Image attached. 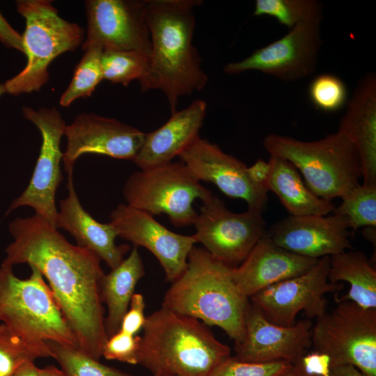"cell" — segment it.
I'll return each instance as SVG.
<instances>
[{"mask_svg": "<svg viewBox=\"0 0 376 376\" xmlns=\"http://www.w3.org/2000/svg\"><path fill=\"white\" fill-rule=\"evenodd\" d=\"M153 376H166V375H153Z\"/></svg>", "mask_w": 376, "mask_h": 376, "instance_id": "47", "label": "cell"}, {"mask_svg": "<svg viewBox=\"0 0 376 376\" xmlns=\"http://www.w3.org/2000/svg\"><path fill=\"white\" fill-rule=\"evenodd\" d=\"M24 117L40 130L42 144L31 179L19 196L10 203L6 215L22 206L31 207L36 214L56 228L58 210L56 206V189L63 180L60 162L63 153L60 143L66 126L56 108L35 110L23 107Z\"/></svg>", "mask_w": 376, "mask_h": 376, "instance_id": "10", "label": "cell"}, {"mask_svg": "<svg viewBox=\"0 0 376 376\" xmlns=\"http://www.w3.org/2000/svg\"><path fill=\"white\" fill-rule=\"evenodd\" d=\"M72 172L68 173L66 198L60 201L56 228H63L74 237L78 246L93 252L111 269L123 260L130 247L116 245L117 232L110 224H102L81 206L73 185Z\"/></svg>", "mask_w": 376, "mask_h": 376, "instance_id": "23", "label": "cell"}, {"mask_svg": "<svg viewBox=\"0 0 376 376\" xmlns=\"http://www.w3.org/2000/svg\"><path fill=\"white\" fill-rule=\"evenodd\" d=\"M375 228L376 227H366L364 228L363 235L366 239L370 241L375 246Z\"/></svg>", "mask_w": 376, "mask_h": 376, "instance_id": "43", "label": "cell"}, {"mask_svg": "<svg viewBox=\"0 0 376 376\" xmlns=\"http://www.w3.org/2000/svg\"><path fill=\"white\" fill-rule=\"evenodd\" d=\"M109 223L118 237L150 251L164 269L167 281L173 282L185 271L188 256L197 241L169 230L150 214L120 203L110 214Z\"/></svg>", "mask_w": 376, "mask_h": 376, "instance_id": "15", "label": "cell"}, {"mask_svg": "<svg viewBox=\"0 0 376 376\" xmlns=\"http://www.w3.org/2000/svg\"><path fill=\"white\" fill-rule=\"evenodd\" d=\"M150 58L138 52L104 49L102 56L103 79L127 86L140 81L148 73Z\"/></svg>", "mask_w": 376, "mask_h": 376, "instance_id": "30", "label": "cell"}, {"mask_svg": "<svg viewBox=\"0 0 376 376\" xmlns=\"http://www.w3.org/2000/svg\"><path fill=\"white\" fill-rule=\"evenodd\" d=\"M357 150L362 182L376 185V75L368 72L358 81L337 131Z\"/></svg>", "mask_w": 376, "mask_h": 376, "instance_id": "21", "label": "cell"}, {"mask_svg": "<svg viewBox=\"0 0 376 376\" xmlns=\"http://www.w3.org/2000/svg\"><path fill=\"white\" fill-rule=\"evenodd\" d=\"M266 233L279 246L311 258L319 259L352 249L347 219L336 214L289 215L273 224Z\"/></svg>", "mask_w": 376, "mask_h": 376, "instance_id": "19", "label": "cell"}, {"mask_svg": "<svg viewBox=\"0 0 376 376\" xmlns=\"http://www.w3.org/2000/svg\"><path fill=\"white\" fill-rule=\"evenodd\" d=\"M345 82L338 76L324 73L315 77L309 85L308 95L315 107L324 112H336L347 102Z\"/></svg>", "mask_w": 376, "mask_h": 376, "instance_id": "33", "label": "cell"}, {"mask_svg": "<svg viewBox=\"0 0 376 376\" xmlns=\"http://www.w3.org/2000/svg\"><path fill=\"white\" fill-rule=\"evenodd\" d=\"M253 15L272 17L289 29L324 18L323 4L317 0H256Z\"/></svg>", "mask_w": 376, "mask_h": 376, "instance_id": "27", "label": "cell"}, {"mask_svg": "<svg viewBox=\"0 0 376 376\" xmlns=\"http://www.w3.org/2000/svg\"><path fill=\"white\" fill-rule=\"evenodd\" d=\"M201 202L193 224L197 243L213 257L236 267L266 232L263 212L249 209L242 213L231 212L213 194Z\"/></svg>", "mask_w": 376, "mask_h": 376, "instance_id": "11", "label": "cell"}, {"mask_svg": "<svg viewBox=\"0 0 376 376\" xmlns=\"http://www.w3.org/2000/svg\"><path fill=\"white\" fill-rule=\"evenodd\" d=\"M67 147L63 162L67 173L84 154H97L116 159L134 160L146 133L116 119L95 113H81L65 126Z\"/></svg>", "mask_w": 376, "mask_h": 376, "instance_id": "18", "label": "cell"}, {"mask_svg": "<svg viewBox=\"0 0 376 376\" xmlns=\"http://www.w3.org/2000/svg\"><path fill=\"white\" fill-rule=\"evenodd\" d=\"M50 357L49 351L29 344L0 324V376H12L23 363Z\"/></svg>", "mask_w": 376, "mask_h": 376, "instance_id": "32", "label": "cell"}, {"mask_svg": "<svg viewBox=\"0 0 376 376\" xmlns=\"http://www.w3.org/2000/svg\"><path fill=\"white\" fill-rule=\"evenodd\" d=\"M322 44L321 22L301 23L243 60L226 64L224 71L237 75L255 70L283 81H297L315 71Z\"/></svg>", "mask_w": 376, "mask_h": 376, "instance_id": "12", "label": "cell"}, {"mask_svg": "<svg viewBox=\"0 0 376 376\" xmlns=\"http://www.w3.org/2000/svg\"><path fill=\"white\" fill-rule=\"evenodd\" d=\"M151 40L150 66L139 81L142 92L160 90L171 112L181 96L200 91L207 76L193 45L194 8L200 0H144Z\"/></svg>", "mask_w": 376, "mask_h": 376, "instance_id": "2", "label": "cell"}, {"mask_svg": "<svg viewBox=\"0 0 376 376\" xmlns=\"http://www.w3.org/2000/svg\"><path fill=\"white\" fill-rule=\"evenodd\" d=\"M267 163L263 186L276 195L290 216H326L333 212L335 205L315 195L290 162L270 157Z\"/></svg>", "mask_w": 376, "mask_h": 376, "instance_id": "24", "label": "cell"}, {"mask_svg": "<svg viewBox=\"0 0 376 376\" xmlns=\"http://www.w3.org/2000/svg\"><path fill=\"white\" fill-rule=\"evenodd\" d=\"M178 157L200 182H211L227 196L244 201L249 210H265L268 191L253 179L249 166L217 144L198 137Z\"/></svg>", "mask_w": 376, "mask_h": 376, "instance_id": "16", "label": "cell"}, {"mask_svg": "<svg viewBox=\"0 0 376 376\" xmlns=\"http://www.w3.org/2000/svg\"><path fill=\"white\" fill-rule=\"evenodd\" d=\"M140 336L121 331L109 336L102 350V357L132 365L138 364Z\"/></svg>", "mask_w": 376, "mask_h": 376, "instance_id": "35", "label": "cell"}, {"mask_svg": "<svg viewBox=\"0 0 376 376\" xmlns=\"http://www.w3.org/2000/svg\"><path fill=\"white\" fill-rule=\"evenodd\" d=\"M123 194L128 205L152 216L165 214L180 228L194 224L198 215L194 201H203L212 192L179 160L134 172L126 180Z\"/></svg>", "mask_w": 376, "mask_h": 376, "instance_id": "8", "label": "cell"}, {"mask_svg": "<svg viewBox=\"0 0 376 376\" xmlns=\"http://www.w3.org/2000/svg\"><path fill=\"white\" fill-rule=\"evenodd\" d=\"M297 364L304 373L316 376H330L331 360L324 354L314 351L305 354Z\"/></svg>", "mask_w": 376, "mask_h": 376, "instance_id": "37", "label": "cell"}, {"mask_svg": "<svg viewBox=\"0 0 376 376\" xmlns=\"http://www.w3.org/2000/svg\"><path fill=\"white\" fill-rule=\"evenodd\" d=\"M26 279L0 267V321L31 345L50 352L47 341L78 349L77 338L54 294L35 267ZM51 353V352H50Z\"/></svg>", "mask_w": 376, "mask_h": 376, "instance_id": "5", "label": "cell"}, {"mask_svg": "<svg viewBox=\"0 0 376 376\" xmlns=\"http://www.w3.org/2000/svg\"><path fill=\"white\" fill-rule=\"evenodd\" d=\"M233 269L194 246L186 269L166 292L162 306L207 326H217L235 343H240L249 299L238 290Z\"/></svg>", "mask_w": 376, "mask_h": 376, "instance_id": "3", "label": "cell"}, {"mask_svg": "<svg viewBox=\"0 0 376 376\" xmlns=\"http://www.w3.org/2000/svg\"><path fill=\"white\" fill-rule=\"evenodd\" d=\"M244 334L235 343L238 360L249 363L285 361L297 363L311 345L313 323L309 319L284 327L269 321L249 303L244 315Z\"/></svg>", "mask_w": 376, "mask_h": 376, "instance_id": "17", "label": "cell"}, {"mask_svg": "<svg viewBox=\"0 0 376 376\" xmlns=\"http://www.w3.org/2000/svg\"><path fill=\"white\" fill-rule=\"evenodd\" d=\"M328 280L345 281L350 288L336 301H352L364 308H376V269L359 250L350 249L329 256Z\"/></svg>", "mask_w": 376, "mask_h": 376, "instance_id": "26", "label": "cell"}, {"mask_svg": "<svg viewBox=\"0 0 376 376\" xmlns=\"http://www.w3.org/2000/svg\"><path fill=\"white\" fill-rule=\"evenodd\" d=\"M312 327L315 351L327 354L331 366L349 364L366 376H376V308L338 301Z\"/></svg>", "mask_w": 376, "mask_h": 376, "instance_id": "9", "label": "cell"}, {"mask_svg": "<svg viewBox=\"0 0 376 376\" xmlns=\"http://www.w3.org/2000/svg\"><path fill=\"white\" fill-rule=\"evenodd\" d=\"M279 376H294L293 375V373H292V369L285 373H283L281 375H279Z\"/></svg>", "mask_w": 376, "mask_h": 376, "instance_id": "46", "label": "cell"}, {"mask_svg": "<svg viewBox=\"0 0 376 376\" xmlns=\"http://www.w3.org/2000/svg\"><path fill=\"white\" fill-rule=\"evenodd\" d=\"M0 42L6 47L15 49L24 53L22 36L10 26L1 12Z\"/></svg>", "mask_w": 376, "mask_h": 376, "instance_id": "38", "label": "cell"}, {"mask_svg": "<svg viewBox=\"0 0 376 376\" xmlns=\"http://www.w3.org/2000/svg\"><path fill=\"white\" fill-rule=\"evenodd\" d=\"M329 256L318 259L309 270L299 276L273 284L249 298L271 322L284 327L292 325L299 313L308 319L326 312L327 293L336 292L343 285L328 280Z\"/></svg>", "mask_w": 376, "mask_h": 376, "instance_id": "13", "label": "cell"}, {"mask_svg": "<svg viewBox=\"0 0 376 376\" xmlns=\"http://www.w3.org/2000/svg\"><path fill=\"white\" fill-rule=\"evenodd\" d=\"M85 8L87 30L83 49L97 45L103 50L135 51L150 57L145 1L88 0Z\"/></svg>", "mask_w": 376, "mask_h": 376, "instance_id": "14", "label": "cell"}, {"mask_svg": "<svg viewBox=\"0 0 376 376\" xmlns=\"http://www.w3.org/2000/svg\"><path fill=\"white\" fill-rule=\"evenodd\" d=\"M263 145L270 157L290 162L319 198L330 201L342 198L360 184L362 177L357 150L338 132L310 141L270 134L264 138Z\"/></svg>", "mask_w": 376, "mask_h": 376, "instance_id": "6", "label": "cell"}, {"mask_svg": "<svg viewBox=\"0 0 376 376\" xmlns=\"http://www.w3.org/2000/svg\"><path fill=\"white\" fill-rule=\"evenodd\" d=\"M144 274L142 259L137 247L134 246L127 258L102 276L100 296L107 307L105 329L108 338L119 331L135 287Z\"/></svg>", "mask_w": 376, "mask_h": 376, "instance_id": "25", "label": "cell"}, {"mask_svg": "<svg viewBox=\"0 0 376 376\" xmlns=\"http://www.w3.org/2000/svg\"><path fill=\"white\" fill-rule=\"evenodd\" d=\"M138 364L153 375L209 376L230 349L201 321L165 306L146 316Z\"/></svg>", "mask_w": 376, "mask_h": 376, "instance_id": "4", "label": "cell"}, {"mask_svg": "<svg viewBox=\"0 0 376 376\" xmlns=\"http://www.w3.org/2000/svg\"><path fill=\"white\" fill-rule=\"evenodd\" d=\"M13 241L5 249L1 264H28L49 286L78 344V350L99 360L108 339L100 296L104 273L91 251L70 243L47 221L34 214L8 224Z\"/></svg>", "mask_w": 376, "mask_h": 376, "instance_id": "1", "label": "cell"}, {"mask_svg": "<svg viewBox=\"0 0 376 376\" xmlns=\"http://www.w3.org/2000/svg\"><path fill=\"white\" fill-rule=\"evenodd\" d=\"M294 365L288 361L249 363L229 356L212 371L209 376H279L291 370Z\"/></svg>", "mask_w": 376, "mask_h": 376, "instance_id": "34", "label": "cell"}, {"mask_svg": "<svg viewBox=\"0 0 376 376\" xmlns=\"http://www.w3.org/2000/svg\"><path fill=\"white\" fill-rule=\"evenodd\" d=\"M206 111V102L196 100L187 107L171 113L164 125L146 133L143 143L133 162L140 169L172 162L200 137Z\"/></svg>", "mask_w": 376, "mask_h": 376, "instance_id": "22", "label": "cell"}, {"mask_svg": "<svg viewBox=\"0 0 376 376\" xmlns=\"http://www.w3.org/2000/svg\"><path fill=\"white\" fill-rule=\"evenodd\" d=\"M17 12L25 19L22 36L24 68L3 84L13 95L39 91L49 81L48 68L60 54L75 51L84 40V29L62 18L48 0H19Z\"/></svg>", "mask_w": 376, "mask_h": 376, "instance_id": "7", "label": "cell"}, {"mask_svg": "<svg viewBox=\"0 0 376 376\" xmlns=\"http://www.w3.org/2000/svg\"><path fill=\"white\" fill-rule=\"evenodd\" d=\"M12 376H39V368L34 361H27L20 366Z\"/></svg>", "mask_w": 376, "mask_h": 376, "instance_id": "41", "label": "cell"}, {"mask_svg": "<svg viewBox=\"0 0 376 376\" xmlns=\"http://www.w3.org/2000/svg\"><path fill=\"white\" fill-rule=\"evenodd\" d=\"M249 168L253 179L256 183L264 187L263 182L268 171L267 162L258 159L252 166H249Z\"/></svg>", "mask_w": 376, "mask_h": 376, "instance_id": "39", "label": "cell"}, {"mask_svg": "<svg viewBox=\"0 0 376 376\" xmlns=\"http://www.w3.org/2000/svg\"><path fill=\"white\" fill-rule=\"evenodd\" d=\"M39 376H65L61 369L54 366H47L39 368Z\"/></svg>", "mask_w": 376, "mask_h": 376, "instance_id": "42", "label": "cell"}, {"mask_svg": "<svg viewBox=\"0 0 376 376\" xmlns=\"http://www.w3.org/2000/svg\"><path fill=\"white\" fill-rule=\"evenodd\" d=\"M6 93V89L3 84L0 83V97Z\"/></svg>", "mask_w": 376, "mask_h": 376, "instance_id": "45", "label": "cell"}, {"mask_svg": "<svg viewBox=\"0 0 376 376\" xmlns=\"http://www.w3.org/2000/svg\"><path fill=\"white\" fill-rule=\"evenodd\" d=\"M341 199L333 214L347 218L352 235L360 228L376 227V185L360 183Z\"/></svg>", "mask_w": 376, "mask_h": 376, "instance_id": "29", "label": "cell"}, {"mask_svg": "<svg viewBox=\"0 0 376 376\" xmlns=\"http://www.w3.org/2000/svg\"><path fill=\"white\" fill-rule=\"evenodd\" d=\"M318 260L279 246L265 232L245 259L234 267L233 278L240 292L249 299L273 284L305 273Z\"/></svg>", "mask_w": 376, "mask_h": 376, "instance_id": "20", "label": "cell"}, {"mask_svg": "<svg viewBox=\"0 0 376 376\" xmlns=\"http://www.w3.org/2000/svg\"><path fill=\"white\" fill-rule=\"evenodd\" d=\"M130 308L121 321L120 331L136 336L143 329L146 316L145 315V300L140 293H134L130 303Z\"/></svg>", "mask_w": 376, "mask_h": 376, "instance_id": "36", "label": "cell"}, {"mask_svg": "<svg viewBox=\"0 0 376 376\" xmlns=\"http://www.w3.org/2000/svg\"><path fill=\"white\" fill-rule=\"evenodd\" d=\"M51 357L57 361L65 376H134L104 365L78 349L47 341Z\"/></svg>", "mask_w": 376, "mask_h": 376, "instance_id": "31", "label": "cell"}, {"mask_svg": "<svg viewBox=\"0 0 376 376\" xmlns=\"http://www.w3.org/2000/svg\"><path fill=\"white\" fill-rule=\"evenodd\" d=\"M330 376H366L354 366L349 364L331 366Z\"/></svg>", "mask_w": 376, "mask_h": 376, "instance_id": "40", "label": "cell"}, {"mask_svg": "<svg viewBox=\"0 0 376 376\" xmlns=\"http://www.w3.org/2000/svg\"><path fill=\"white\" fill-rule=\"evenodd\" d=\"M292 373L294 376H316L306 374L297 363L294 365L292 368Z\"/></svg>", "mask_w": 376, "mask_h": 376, "instance_id": "44", "label": "cell"}, {"mask_svg": "<svg viewBox=\"0 0 376 376\" xmlns=\"http://www.w3.org/2000/svg\"><path fill=\"white\" fill-rule=\"evenodd\" d=\"M84 54L77 65L70 84L61 96L62 107L70 106L79 98L91 95L99 83L104 79L102 68L103 49L97 45L84 49Z\"/></svg>", "mask_w": 376, "mask_h": 376, "instance_id": "28", "label": "cell"}]
</instances>
